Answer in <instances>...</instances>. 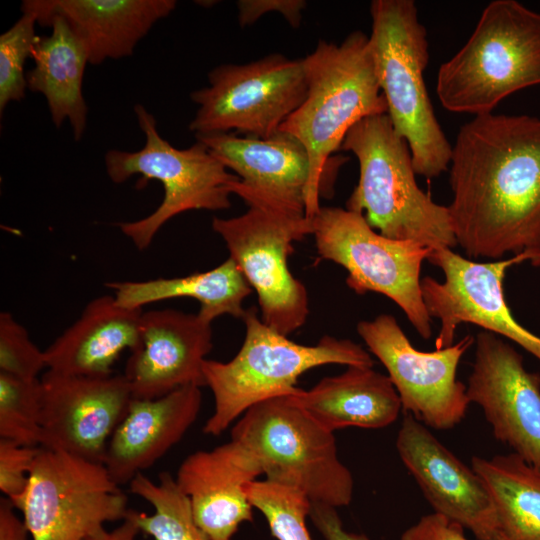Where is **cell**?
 I'll return each mask as SVG.
<instances>
[{
	"instance_id": "cell-1",
	"label": "cell",
	"mask_w": 540,
	"mask_h": 540,
	"mask_svg": "<svg viewBox=\"0 0 540 540\" xmlns=\"http://www.w3.org/2000/svg\"><path fill=\"white\" fill-rule=\"evenodd\" d=\"M449 183L453 231L467 256L526 253L540 267V117L474 116L452 146Z\"/></svg>"
},
{
	"instance_id": "cell-2",
	"label": "cell",
	"mask_w": 540,
	"mask_h": 540,
	"mask_svg": "<svg viewBox=\"0 0 540 540\" xmlns=\"http://www.w3.org/2000/svg\"><path fill=\"white\" fill-rule=\"evenodd\" d=\"M303 59L307 95L279 131L296 138L310 161L306 218L321 208L324 183L333 186L338 168L347 160L330 158L347 132L365 117L387 113L369 41L361 31L341 43L319 41Z\"/></svg>"
},
{
	"instance_id": "cell-3",
	"label": "cell",
	"mask_w": 540,
	"mask_h": 540,
	"mask_svg": "<svg viewBox=\"0 0 540 540\" xmlns=\"http://www.w3.org/2000/svg\"><path fill=\"white\" fill-rule=\"evenodd\" d=\"M341 148L359 163V180L346 209L360 213L380 234L431 249L457 246L448 206L437 204L417 184L410 148L387 113L357 122Z\"/></svg>"
},
{
	"instance_id": "cell-4",
	"label": "cell",
	"mask_w": 540,
	"mask_h": 540,
	"mask_svg": "<svg viewBox=\"0 0 540 540\" xmlns=\"http://www.w3.org/2000/svg\"><path fill=\"white\" fill-rule=\"evenodd\" d=\"M245 338L228 362L206 359L205 386L214 397V411L203 432L222 434L249 408L265 400L292 395L306 371L327 365L373 367L374 360L360 344L324 335L314 345H302L267 326L257 310L246 309L242 318Z\"/></svg>"
},
{
	"instance_id": "cell-5",
	"label": "cell",
	"mask_w": 540,
	"mask_h": 540,
	"mask_svg": "<svg viewBox=\"0 0 540 540\" xmlns=\"http://www.w3.org/2000/svg\"><path fill=\"white\" fill-rule=\"evenodd\" d=\"M538 84L540 14L515 0H495L464 46L440 66L436 93L446 110L479 116Z\"/></svg>"
},
{
	"instance_id": "cell-6",
	"label": "cell",
	"mask_w": 540,
	"mask_h": 540,
	"mask_svg": "<svg viewBox=\"0 0 540 540\" xmlns=\"http://www.w3.org/2000/svg\"><path fill=\"white\" fill-rule=\"evenodd\" d=\"M369 41L387 114L407 142L415 173L434 178L447 170L452 145L437 118L424 81L427 32L412 0H374Z\"/></svg>"
},
{
	"instance_id": "cell-7",
	"label": "cell",
	"mask_w": 540,
	"mask_h": 540,
	"mask_svg": "<svg viewBox=\"0 0 540 540\" xmlns=\"http://www.w3.org/2000/svg\"><path fill=\"white\" fill-rule=\"evenodd\" d=\"M231 439L258 461L265 479L302 491L311 502L347 506L354 481L340 461L334 434L289 396L249 408L234 424Z\"/></svg>"
},
{
	"instance_id": "cell-8",
	"label": "cell",
	"mask_w": 540,
	"mask_h": 540,
	"mask_svg": "<svg viewBox=\"0 0 540 540\" xmlns=\"http://www.w3.org/2000/svg\"><path fill=\"white\" fill-rule=\"evenodd\" d=\"M145 144L138 151L112 149L105 155V168L113 183L134 175L157 180L164 190L160 205L148 216L117 223L138 250H145L170 219L191 210L218 211L231 207L229 184L239 177L200 141L185 149L161 137L155 117L141 104L134 106Z\"/></svg>"
},
{
	"instance_id": "cell-9",
	"label": "cell",
	"mask_w": 540,
	"mask_h": 540,
	"mask_svg": "<svg viewBox=\"0 0 540 540\" xmlns=\"http://www.w3.org/2000/svg\"><path fill=\"white\" fill-rule=\"evenodd\" d=\"M310 222L317 254L347 271L351 290L386 296L423 339L432 336V318L421 291V267L433 249L383 236L362 214L340 207L321 206Z\"/></svg>"
},
{
	"instance_id": "cell-10",
	"label": "cell",
	"mask_w": 540,
	"mask_h": 540,
	"mask_svg": "<svg viewBox=\"0 0 540 540\" xmlns=\"http://www.w3.org/2000/svg\"><path fill=\"white\" fill-rule=\"evenodd\" d=\"M10 501L32 540H86L130 509L104 464L41 447L26 489Z\"/></svg>"
},
{
	"instance_id": "cell-11",
	"label": "cell",
	"mask_w": 540,
	"mask_h": 540,
	"mask_svg": "<svg viewBox=\"0 0 540 540\" xmlns=\"http://www.w3.org/2000/svg\"><path fill=\"white\" fill-rule=\"evenodd\" d=\"M208 82L190 94L198 105L189 124L195 135L269 138L307 95L303 59L280 53L242 65H219L208 73Z\"/></svg>"
},
{
	"instance_id": "cell-12",
	"label": "cell",
	"mask_w": 540,
	"mask_h": 540,
	"mask_svg": "<svg viewBox=\"0 0 540 540\" xmlns=\"http://www.w3.org/2000/svg\"><path fill=\"white\" fill-rule=\"evenodd\" d=\"M427 261L441 269L444 280L421 279L424 304L431 318L440 321L435 349L454 344L456 330L469 323L510 340L540 361V336L513 316L504 293L507 271L532 257L522 253L506 259L477 262L451 248L433 249Z\"/></svg>"
},
{
	"instance_id": "cell-13",
	"label": "cell",
	"mask_w": 540,
	"mask_h": 540,
	"mask_svg": "<svg viewBox=\"0 0 540 540\" xmlns=\"http://www.w3.org/2000/svg\"><path fill=\"white\" fill-rule=\"evenodd\" d=\"M357 332L388 372L402 409L427 427L448 430L465 417L470 404L467 386L457 379L461 358L475 343L466 335L431 352L415 348L394 316L360 321Z\"/></svg>"
},
{
	"instance_id": "cell-14",
	"label": "cell",
	"mask_w": 540,
	"mask_h": 540,
	"mask_svg": "<svg viewBox=\"0 0 540 540\" xmlns=\"http://www.w3.org/2000/svg\"><path fill=\"white\" fill-rule=\"evenodd\" d=\"M212 229L255 290L261 320L286 336L302 327L309 314L308 293L290 272L288 257L293 243L307 234L256 207L233 218L214 217Z\"/></svg>"
},
{
	"instance_id": "cell-15",
	"label": "cell",
	"mask_w": 540,
	"mask_h": 540,
	"mask_svg": "<svg viewBox=\"0 0 540 540\" xmlns=\"http://www.w3.org/2000/svg\"><path fill=\"white\" fill-rule=\"evenodd\" d=\"M195 138L239 177L229 184L232 194L311 235L306 218L310 161L296 138L282 131L264 139L232 133Z\"/></svg>"
},
{
	"instance_id": "cell-16",
	"label": "cell",
	"mask_w": 540,
	"mask_h": 540,
	"mask_svg": "<svg viewBox=\"0 0 540 540\" xmlns=\"http://www.w3.org/2000/svg\"><path fill=\"white\" fill-rule=\"evenodd\" d=\"M132 398L123 374L96 378L47 370L40 378L39 447L103 464Z\"/></svg>"
},
{
	"instance_id": "cell-17",
	"label": "cell",
	"mask_w": 540,
	"mask_h": 540,
	"mask_svg": "<svg viewBox=\"0 0 540 540\" xmlns=\"http://www.w3.org/2000/svg\"><path fill=\"white\" fill-rule=\"evenodd\" d=\"M474 344L470 403L481 407L496 440L540 470V374L526 370L522 355L494 333L479 332Z\"/></svg>"
},
{
	"instance_id": "cell-18",
	"label": "cell",
	"mask_w": 540,
	"mask_h": 540,
	"mask_svg": "<svg viewBox=\"0 0 540 540\" xmlns=\"http://www.w3.org/2000/svg\"><path fill=\"white\" fill-rule=\"evenodd\" d=\"M396 449L435 513L458 523L477 540H499L493 499L482 478L408 413Z\"/></svg>"
},
{
	"instance_id": "cell-19",
	"label": "cell",
	"mask_w": 540,
	"mask_h": 540,
	"mask_svg": "<svg viewBox=\"0 0 540 540\" xmlns=\"http://www.w3.org/2000/svg\"><path fill=\"white\" fill-rule=\"evenodd\" d=\"M212 323L175 309L143 312L139 342L124 377L133 398L154 399L187 385L205 386L203 365L212 350Z\"/></svg>"
},
{
	"instance_id": "cell-20",
	"label": "cell",
	"mask_w": 540,
	"mask_h": 540,
	"mask_svg": "<svg viewBox=\"0 0 540 540\" xmlns=\"http://www.w3.org/2000/svg\"><path fill=\"white\" fill-rule=\"evenodd\" d=\"M262 474L256 458L235 440L199 450L180 464L175 481L188 498L195 524L207 540H231L253 520L246 485Z\"/></svg>"
},
{
	"instance_id": "cell-21",
	"label": "cell",
	"mask_w": 540,
	"mask_h": 540,
	"mask_svg": "<svg viewBox=\"0 0 540 540\" xmlns=\"http://www.w3.org/2000/svg\"><path fill=\"white\" fill-rule=\"evenodd\" d=\"M200 388L187 385L154 399L132 398L103 462L116 484L130 483L183 438L199 415Z\"/></svg>"
},
{
	"instance_id": "cell-22",
	"label": "cell",
	"mask_w": 540,
	"mask_h": 540,
	"mask_svg": "<svg viewBox=\"0 0 540 540\" xmlns=\"http://www.w3.org/2000/svg\"><path fill=\"white\" fill-rule=\"evenodd\" d=\"M175 0H24L43 25L60 16L85 48L89 63L99 65L133 54L154 24L176 7Z\"/></svg>"
},
{
	"instance_id": "cell-23",
	"label": "cell",
	"mask_w": 540,
	"mask_h": 540,
	"mask_svg": "<svg viewBox=\"0 0 540 540\" xmlns=\"http://www.w3.org/2000/svg\"><path fill=\"white\" fill-rule=\"evenodd\" d=\"M142 313V309L120 306L113 295L92 299L44 350L47 370L96 378L113 375L121 353L138 346Z\"/></svg>"
},
{
	"instance_id": "cell-24",
	"label": "cell",
	"mask_w": 540,
	"mask_h": 540,
	"mask_svg": "<svg viewBox=\"0 0 540 540\" xmlns=\"http://www.w3.org/2000/svg\"><path fill=\"white\" fill-rule=\"evenodd\" d=\"M289 397L332 433L350 426L384 428L396 421L402 409L388 375L367 366H348L309 390L297 388Z\"/></svg>"
},
{
	"instance_id": "cell-25",
	"label": "cell",
	"mask_w": 540,
	"mask_h": 540,
	"mask_svg": "<svg viewBox=\"0 0 540 540\" xmlns=\"http://www.w3.org/2000/svg\"><path fill=\"white\" fill-rule=\"evenodd\" d=\"M42 26L51 27L52 32L39 37L35 45L34 66L26 72L27 89L42 94L53 124L60 128L68 120L75 141H79L87 125L82 84L88 55L60 16L49 18Z\"/></svg>"
},
{
	"instance_id": "cell-26",
	"label": "cell",
	"mask_w": 540,
	"mask_h": 540,
	"mask_svg": "<svg viewBox=\"0 0 540 540\" xmlns=\"http://www.w3.org/2000/svg\"><path fill=\"white\" fill-rule=\"evenodd\" d=\"M105 286L120 306L129 309H142L171 298H193L200 303L198 315L211 323L225 314L242 319L246 312L243 300L252 290L230 257L205 272L146 281H113Z\"/></svg>"
},
{
	"instance_id": "cell-27",
	"label": "cell",
	"mask_w": 540,
	"mask_h": 540,
	"mask_svg": "<svg viewBox=\"0 0 540 540\" xmlns=\"http://www.w3.org/2000/svg\"><path fill=\"white\" fill-rule=\"evenodd\" d=\"M493 499L499 540H540V470L515 453L473 456Z\"/></svg>"
},
{
	"instance_id": "cell-28",
	"label": "cell",
	"mask_w": 540,
	"mask_h": 540,
	"mask_svg": "<svg viewBox=\"0 0 540 540\" xmlns=\"http://www.w3.org/2000/svg\"><path fill=\"white\" fill-rule=\"evenodd\" d=\"M129 487L131 493L154 510L147 514L129 509L127 517L137 524L140 532L154 540H207L194 522L188 498L169 472H161L157 482L139 473Z\"/></svg>"
},
{
	"instance_id": "cell-29",
	"label": "cell",
	"mask_w": 540,
	"mask_h": 540,
	"mask_svg": "<svg viewBox=\"0 0 540 540\" xmlns=\"http://www.w3.org/2000/svg\"><path fill=\"white\" fill-rule=\"evenodd\" d=\"M246 493L277 540H312L306 526L312 502L302 491L265 479L249 482Z\"/></svg>"
},
{
	"instance_id": "cell-30",
	"label": "cell",
	"mask_w": 540,
	"mask_h": 540,
	"mask_svg": "<svg viewBox=\"0 0 540 540\" xmlns=\"http://www.w3.org/2000/svg\"><path fill=\"white\" fill-rule=\"evenodd\" d=\"M40 434V379L0 372V438L39 447Z\"/></svg>"
},
{
	"instance_id": "cell-31",
	"label": "cell",
	"mask_w": 540,
	"mask_h": 540,
	"mask_svg": "<svg viewBox=\"0 0 540 540\" xmlns=\"http://www.w3.org/2000/svg\"><path fill=\"white\" fill-rule=\"evenodd\" d=\"M22 16L0 35V114L10 102H20L27 89L24 64L32 58L39 39L35 33L36 15L22 9Z\"/></svg>"
},
{
	"instance_id": "cell-32",
	"label": "cell",
	"mask_w": 540,
	"mask_h": 540,
	"mask_svg": "<svg viewBox=\"0 0 540 540\" xmlns=\"http://www.w3.org/2000/svg\"><path fill=\"white\" fill-rule=\"evenodd\" d=\"M47 368L45 353L13 315L0 313V372L19 378L34 380Z\"/></svg>"
},
{
	"instance_id": "cell-33",
	"label": "cell",
	"mask_w": 540,
	"mask_h": 540,
	"mask_svg": "<svg viewBox=\"0 0 540 540\" xmlns=\"http://www.w3.org/2000/svg\"><path fill=\"white\" fill-rule=\"evenodd\" d=\"M39 451L38 446H25L0 438V491L9 500L26 489Z\"/></svg>"
},
{
	"instance_id": "cell-34",
	"label": "cell",
	"mask_w": 540,
	"mask_h": 540,
	"mask_svg": "<svg viewBox=\"0 0 540 540\" xmlns=\"http://www.w3.org/2000/svg\"><path fill=\"white\" fill-rule=\"evenodd\" d=\"M306 5L304 0H239L238 22L241 27H246L261 16L275 12L281 14L291 27L298 28Z\"/></svg>"
},
{
	"instance_id": "cell-35",
	"label": "cell",
	"mask_w": 540,
	"mask_h": 540,
	"mask_svg": "<svg viewBox=\"0 0 540 540\" xmlns=\"http://www.w3.org/2000/svg\"><path fill=\"white\" fill-rule=\"evenodd\" d=\"M464 530L458 523L433 512L407 528L400 540H469Z\"/></svg>"
},
{
	"instance_id": "cell-36",
	"label": "cell",
	"mask_w": 540,
	"mask_h": 540,
	"mask_svg": "<svg viewBox=\"0 0 540 540\" xmlns=\"http://www.w3.org/2000/svg\"><path fill=\"white\" fill-rule=\"evenodd\" d=\"M309 518L325 540H369L364 534L346 531L333 506L312 502Z\"/></svg>"
},
{
	"instance_id": "cell-37",
	"label": "cell",
	"mask_w": 540,
	"mask_h": 540,
	"mask_svg": "<svg viewBox=\"0 0 540 540\" xmlns=\"http://www.w3.org/2000/svg\"><path fill=\"white\" fill-rule=\"evenodd\" d=\"M8 498L0 499V540H27L28 530Z\"/></svg>"
},
{
	"instance_id": "cell-38",
	"label": "cell",
	"mask_w": 540,
	"mask_h": 540,
	"mask_svg": "<svg viewBox=\"0 0 540 540\" xmlns=\"http://www.w3.org/2000/svg\"><path fill=\"white\" fill-rule=\"evenodd\" d=\"M140 529L137 524L126 516L122 523L112 530L103 528L86 540H136Z\"/></svg>"
}]
</instances>
